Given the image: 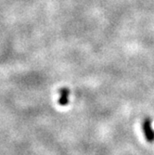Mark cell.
<instances>
[{
	"mask_svg": "<svg viewBox=\"0 0 154 155\" xmlns=\"http://www.w3.org/2000/svg\"><path fill=\"white\" fill-rule=\"evenodd\" d=\"M142 130L145 136L146 140L149 143L154 142V130L151 125V119L150 118H145L142 122Z\"/></svg>",
	"mask_w": 154,
	"mask_h": 155,
	"instance_id": "6da1fadb",
	"label": "cell"
}]
</instances>
